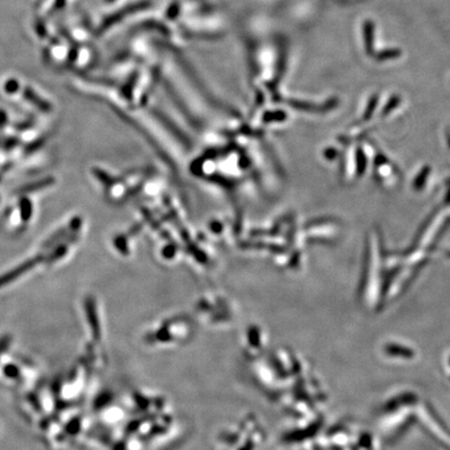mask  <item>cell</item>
I'll use <instances>...</instances> for the list:
<instances>
[{
    "instance_id": "5",
    "label": "cell",
    "mask_w": 450,
    "mask_h": 450,
    "mask_svg": "<svg viewBox=\"0 0 450 450\" xmlns=\"http://www.w3.org/2000/svg\"><path fill=\"white\" fill-rule=\"evenodd\" d=\"M8 344H9V338L8 337H2L1 339H0V356L2 355V352L7 347Z\"/></svg>"
},
{
    "instance_id": "1",
    "label": "cell",
    "mask_w": 450,
    "mask_h": 450,
    "mask_svg": "<svg viewBox=\"0 0 450 450\" xmlns=\"http://www.w3.org/2000/svg\"><path fill=\"white\" fill-rule=\"evenodd\" d=\"M17 95H20V98L24 103H27L31 108H35L40 113H50L52 111V105L47 101L42 95L38 93L33 87L29 84H21L20 91Z\"/></svg>"
},
{
    "instance_id": "4",
    "label": "cell",
    "mask_w": 450,
    "mask_h": 450,
    "mask_svg": "<svg viewBox=\"0 0 450 450\" xmlns=\"http://www.w3.org/2000/svg\"><path fill=\"white\" fill-rule=\"evenodd\" d=\"M8 126H9L8 113L4 109L0 108V131H5Z\"/></svg>"
},
{
    "instance_id": "3",
    "label": "cell",
    "mask_w": 450,
    "mask_h": 450,
    "mask_svg": "<svg viewBox=\"0 0 450 450\" xmlns=\"http://www.w3.org/2000/svg\"><path fill=\"white\" fill-rule=\"evenodd\" d=\"M20 88L21 82L19 79L15 77H7L6 79L3 80L1 85L2 93L8 96V97H15V96L19 93Z\"/></svg>"
},
{
    "instance_id": "2",
    "label": "cell",
    "mask_w": 450,
    "mask_h": 450,
    "mask_svg": "<svg viewBox=\"0 0 450 450\" xmlns=\"http://www.w3.org/2000/svg\"><path fill=\"white\" fill-rule=\"evenodd\" d=\"M42 262H43V256L41 253H38L37 255L34 256V258H30L29 260L21 263L20 265L15 267L14 269L5 272L2 275H0V288L14 282L15 280H17L18 277L28 272L29 270L33 269V268H35L38 264H40Z\"/></svg>"
}]
</instances>
